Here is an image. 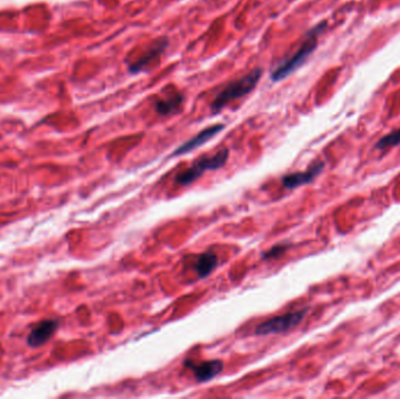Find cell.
Instances as JSON below:
<instances>
[{
	"label": "cell",
	"instance_id": "cell-3",
	"mask_svg": "<svg viewBox=\"0 0 400 399\" xmlns=\"http://www.w3.org/2000/svg\"><path fill=\"white\" fill-rule=\"evenodd\" d=\"M230 152L228 149H221L220 152H217L215 155L211 157H201L194 163V166L180 172L177 176V183H180L182 185H190L196 179L199 178L205 171H214V170L220 169L226 164L228 159Z\"/></svg>",
	"mask_w": 400,
	"mask_h": 399
},
{
	"label": "cell",
	"instance_id": "cell-5",
	"mask_svg": "<svg viewBox=\"0 0 400 399\" xmlns=\"http://www.w3.org/2000/svg\"><path fill=\"white\" fill-rule=\"evenodd\" d=\"M169 40L166 38H161L156 40L141 56H138L134 61L128 62V70L130 74H138L144 72L152 65V62L156 61L159 56H162L163 52L168 49Z\"/></svg>",
	"mask_w": 400,
	"mask_h": 399
},
{
	"label": "cell",
	"instance_id": "cell-8",
	"mask_svg": "<svg viewBox=\"0 0 400 399\" xmlns=\"http://www.w3.org/2000/svg\"><path fill=\"white\" fill-rule=\"evenodd\" d=\"M325 169V163L316 162L304 172H295L290 175L285 176L282 178V184L287 189H296L299 186L306 185L313 182Z\"/></svg>",
	"mask_w": 400,
	"mask_h": 399
},
{
	"label": "cell",
	"instance_id": "cell-2",
	"mask_svg": "<svg viewBox=\"0 0 400 399\" xmlns=\"http://www.w3.org/2000/svg\"><path fill=\"white\" fill-rule=\"evenodd\" d=\"M263 69L254 68L242 78L233 80L226 85L211 102V113L217 115L225 107H227L228 104L252 93L263 78Z\"/></svg>",
	"mask_w": 400,
	"mask_h": 399
},
{
	"label": "cell",
	"instance_id": "cell-11",
	"mask_svg": "<svg viewBox=\"0 0 400 399\" xmlns=\"http://www.w3.org/2000/svg\"><path fill=\"white\" fill-rule=\"evenodd\" d=\"M217 265V255L212 252H207V253L200 255L194 267H196V271H197L198 276L200 278H206L207 276H210L211 273L213 272Z\"/></svg>",
	"mask_w": 400,
	"mask_h": 399
},
{
	"label": "cell",
	"instance_id": "cell-4",
	"mask_svg": "<svg viewBox=\"0 0 400 399\" xmlns=\"http://www.w3.org/2000/svg\"><path fill=\"white\" fill-rule=\"evenodd\" d=\"M307 312L308 308H304V309L297 310L293 313L286 314L282 317L269 319L268 321L263 322L256 328V334L263 336V335L281 334V333L289 331L290 329L297 327L301 324V321L304 320Z\"/></svg>",
	"mask_w": 400,
	"mask_h": 399
},
{
	"label": "cell",
	"instance_id": "cell-7",
	"mask_svg": "<svg viewBox=\"0 0 400 399\" xmlns=\"http://www.w3.org/2000/svg\"><path fill=\"white\" fill-rule=\"evenodd\" d=\"M58 328H59L58 320H45L39 322L28 335V345L32 348L42 347L54 336Z\"/></svg>",
	"mask_w": 400,
	"mask_h": 399
},
{
	"label": "cell",
	"instance_id": "cell-13",
	"mask_svg": "<svg viewBox=\"0 0 400 399\" xmlns=\"http://www.w3.org/2000/svg\"><path fill=\"white\" fill-rule=\"evenodd\" d=\"M287 248H288V245L286 244H280L276 245L274 247L270 248L268 252H266L265 254H263V259H266V260H269V259H276L280 258L281 255L287 251Z\"/></svg>",
	"mask_w": 400,
	"mask_h": 399
},
{
	"label": "cell",
	"instance_id": "cell-1",
	"mask_svg": "<svg viewBox=\"0 0 400 399\" xmlns=\"http://www.w3.org/2000/svg\"><path fill=\"white\" fill-rule=\"evenodd\" d=\"M327 27V21H321L320 24L311 28L304 37V40L300 47L287 59H283L279 65L273 68L270 72L272 82H280L282 80L289 78L294 72L306 63L309 56L315 52L318 47V37L325 32Z\"/></svg>",
	"mask_w": 400,
	"mask_h": 399
},
{
	"label": "cell",
	"instance_id": "cell-12",
	"mask_svg": "<svg viewBox=\"0 0 400 399\" xmlns=\"http://www.w3.org/2000/svg\"><path fill=\"white\" fill-rule=\"evenodd\" d=\"M400 145V129L391 131L390 134L385 135L384 137L380 138L377 142L376 149L384 150V149L391 148V147H397Z\"/></svg>",
	"mask_w": 400,
	"mask_h": 399
},
{
	"label": "cell",
	"instance_id": "cell-6",
	"mask_svg": "<svg viewBox=\"0 0 400 399\" xmlns=\"http://www.w3.org/2000/svg\"><path fill=\"white\" fill-rule=\"evenodd\" d=\"M224 124H214V125H211V127H207L206 129L198 133L194 137L191 138L189 141L185 142L184 145H180L178 148L175 150L173 156L176 157V156L185 155L187 152H194V149L199 148L201 145H205L206 142L210 141L214 136H217L219 133L224 130Z\"/></svg>",
	"mask_w": 400,
	"mask_h": 399
},
{
	"label": "cell",
	"instance_id": "cell-9",
	"mask_svg": "<svg viewBox=\"0 0 400 399\" xmlns=\"http://www.w3.org/2000/svg\"><path fill=\"white\" fill-rule=\"evenodd\" d=\"M185 365L194 370V377L200 383L208 382L224 370V363L220 360L205 362L201 364H194L192 362L190 363V361H187Z\"/></svg>",
	"mask_w": 400,
	"mask_h": 399
},
{
	"label": "cell",
	"instance_id": "cell-10",
	"mask_svg": "<svg viewBox=\"0 0 400 399\" xmlns=\"http://www.w3.org/2000/svg\"><path fill=\"white\" fill-rule=\"evenodd\" d=\"M184 102H185V97L183 94L175 93L165 99H159L158 101H156L155 111L162 116L176 114L182 109Z\"/></svg>",
	"mask_w": 400,
	"mask_h": 399
}]
</instances>
